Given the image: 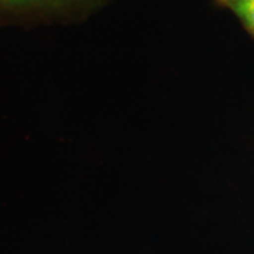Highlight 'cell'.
<instances>
[{
	"label": "cell",
	"mask_w": 254,
	"mask_h": 254,
	"mask_svg": "<svg viewBox=\"0 0 254 254\" xmlns=\"http://www.w3.org/2000/svg\"><path fill=\"white\" fill-rule=\"evenodd\" d=\"M236 13L245 27L254 34V0H219Z\"/></svg>",
	"instance_id": "6da1fadb"
},
{
	"label": "cell",
	"mask_w": 254,
	"mask_h": 254,
	"mask_svg": "<svg viewBox=\"0 0 254 254\" xmlns=\"http://www.w3.org/2000/svg\"><path fill=\"white\" fill-rule=\"evenodd\" d=\"M4 1L7 2V4H15V5H19V4H27V2L39 1V0H4Z\"/></svg>",
	"instance_id": "7a4b0ae2"
}]
</instances>
